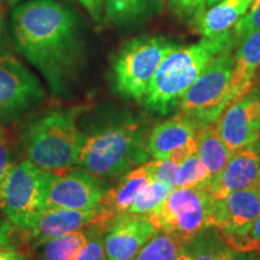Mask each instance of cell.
<instances>
[{
    "label": "cell",
    "mask_w": 260,
    "mask_h": 260,
    "mask_svg": "<svg viewBox=\"0 0 260 260\" xmlns=\"http://www.w3.org/2000/svg\"><path fill=\"white\" fill-rule=\"evenodd\" d=\"M10 35L53 95L73 92L86 60L83 22L73 8L58 0L19 3L10 15Z\"/></svg>",
    "instance_id": "cell-1"
},
{
    "label": "cell",
    "mask_w": 260,
    "mask_h": 260,
    "mask_svg": "<svg viewBox=\"0 0 260 260\" xmlns=\"http://www.w3.org/2000/svg\"><path fill=\"white\" fill-rule=\"evenodd\" d=\"M233 31L203 38L188 46H176L162 59L149 82L142 104L149 111L168 115L177 109L181 98L214 58L235 46Z\"/></svg>",
    "instance_id": "cell-2"
},
{
    "label": "cell",
    "mask_w": 260,
    "mask_h": 260,
    "mask_svg": "<svg viewBox=\"0 0 260 260\" xmlns=\"http://www.w3.org/2000/svg\"><path fill=\"white\" fill-rule=\"evenodd\" d=\"M142 124L122 122L83 135L77 165L96 178H113L148 159Z\"/></svg>",
    "instance_id": "cell-3"
},
{
    "label": "cell",
    "mask_w": 260,
    "mask_h": 260,
    "mask_svg": "<svg viewBox=\"0 0 260 260\" xmlns=\"http://www.w3.org/2000/svg\"><path fill=\"white\" fill-rule=\"evenodd\" d=\"M82 140L75 113L53 110L29 123L23 135L24 153L44 170H65L77 165Z\"/></svg>",
    "instance_id": "cell-4"
},
{
    "label": "cell",
    "mask_w": 260,
    "mask_h": 260,
    "mask_svg": "<svg viewBox=\"0 0 260 260\" xmlns=\"http://www.w3.org/2000/svg\"><path fill=\"white\" fill-rule=\"evenodd\" d=\"M233 47L219 53L197 81L188 88L178 104V115L186 117L199 128L214 124L232 104Z\"/></svg>",
    "instance_id": "cell-5"
},
{
    "label": "cell",
    "mask_w": 260,
    "mask_h": 260,
    "mask_svg": "<svg viewBox=\"0 0 260 260\" xmlns=\"http://www.w3.org/2000/svg\"><path fill=\"white\" fill-rule=\"evenodd\" d=\"M176 46L175 42L158 35L140 37L125 42L112 59L117 92L142 102L159 65Z\"/></svg>",
    "instance_id": "cell-6"
},
{
    "label": "cell",
    "mask_w": 260,
    "mask_h": 260,
    "mask_svg": "<svg viewBox=\"0 0 260 260\" xmlns=\"http://www.w3.org/2000/svg\"><path fill=\"white\" fill-rule=\"evenodd\" d=\"M54 175L56 172L44 170L28 159L10 168L0 184V209L12 225L23 232L31 226L46 207Z\"/></svg>",
    "instance_id": "cell-7"
},
{
    "label": "cell",
    "mask_w": 260,
    "mask_h": 260,
    "mask_svg": "<svg viewBox=\"0 0 260 260\" xmlns=\"http://www.w3.org/2000/svg\"><path fill=\"white\" fill-rule=\"evenodd\" d=\"M216 198L209 188H174L157 209L147 214L155 230L189 242L195 235L214 226Z\"/></svg>",
    "instance_id": "cell-8"
},
{
    "label": "cell",
    "mask_w": 260,
    "mask_h": 260,
    "mask_svg": "<svg viewBox=\"0 0 260 260\" xmlns=\"http://www.w3.org/2000/svg\"><path fill=\"white\" fill-rule=\"evenodd\" d=\"M40 80L12 53L0 52V121L11 122L44 103Z\"/></svg>",
    "instance_id": "cell-9"
},
{
    "label": "cell",
    "mask_w": 260,
    "mask_h": 260,
    "mask_svg": "<svg viewBox=\"0 0 260 260\" xmlns=\"http://www.w3.org/2000/svg\"><path fill=\"white\" fill-rule=\"evenodd\" d=\"M216 129L233 152L260 139V94L255 89L228 106Z\"/></svg>",
    "instance_id": "cell-10"
},
{
    "label": "cell",
    "mask_w": 260,
    "mask_h": 260,
    "mask_svg": "<svg viewBox=\"0 0 260 260\" xmlns=\"http://www.w3.org/2000/svg\"><path fill=\"white\" fill-rule=\"evenodd\" d=\"M99 178L82 169L54 175L46 198V207L88 211L99 206L105 195Z\"/></svg>",
    "instance_id": "cell-11"
},
{
    "label": "cell",
    "mask_w": 260,
    "mask_h": 260,
    "mask_svg": "<svg viewBox=\"0 0 260 260\" xmlns=\"http://www.w3.org/2000/svg\"><path fill=\"white\" fill-rule=\"evenodd\" d=\"M155 233L146 214L124 213L107 224L104 235L105 260H132Z\"/></svg>",
    "instance_id": "cell-12"
},
{
    "label": "cell",
    "mask_w": 260,
    "mask_h": 260,
    "mask_svg": "<svg viewBox=\"0 0 260 260\" xmlns=\"http://www.w3.org/2000/svg\"><path fill=\"white\" fill-rule=\"evenodd\" d=\"M198 132L193 122L180 115L159 123L148 135V153L153 159L171 158L181 164L198 152Z\"/></svg>",
    "instance_id": "cell-13"
},
{
    "label": "cell",
    "mask_w": 260,
    "mask_h": 260,
    "mask_svg": "<svg viewBox=\"0 0 260 260\" xmlns=\"http://www.w3.org/2000/svg\"><path fill=\"white\" fill-rule=\"evenodd\" d=\"M260 181V140L235 151L223 171L211 181L209 190L216 199L234 191L258 186Z\"/></svg>",
    "instance_id": "cell-14"
},
{
    "label": "cell",
    "mask_w": 260,
    "mask_h": 260,
    "mask_svg": "<svg viewBox=\"0 0 260 260\" xmlns=\"http://www.w3.org/2000/svg\"><path fill=\"white\" fill-rule=\"evenodd\" d=\"M260 214L258 187L234 191L223 199H216L214 228L224 235H245Z\"/></svg>",
    "instance_id": "cell-15"
},
{
    "label": "cell",
    "mask_w": 260,
    "mask_h": 260,
    "mask_svg": "<svg viewBox=\"0 0 260 260\" xmlns=\"http://www.w3.org/2000/svg\"><path fill=\"white\" fill-rule=\"evenodd\" d=\"M98 207L88 211L45 207L38 214L31 226L24 232H28L32 246L41 247L56 237L92 225Z\"/></svg>",
    "instance_id": "cell-16"
},
{
    "label": "cell",
    "mask_w": 260,
    "mask_h": 260,
    "mask_svg": "<svg viewBox=\"0 0 260 260\" xmlns=\"http://www.w3.org/2000/svg\"><path fill=\"white\" fill-rule=\"evenodd\" d=\"M152 181L147 162L132 169L122 176L118 184L107 190L98 206V213L93 224L102 225L106 229L107 224L117 216L128 212L136 198Z\"/></svg>",
    "instance_id": "cell-17"
},
{
    "label": "cell",
    "mask_w": 260,
    "mask_h": 260,
    "mask_svg": "<svg viewBox=\"0 0 260 260\" xmlns=\"http://www.w3.org/2000/svg\"><path fill=\"white\" fill-rule=\"evenodd\" d=\"M259 71L260 30H256L242 38L234 53L232 81H230L232 103L248 94L254 88Z\"/></svg>",
    "instance_id": "cell-18"
},
{
    "label": "cell",
    "mask_w": 260,
    "mask_h": 260,
    "mask_svg": "<svg viewBox=\"0 0 260 260\" xmlns=\"http://www.w3.org/2000/svg\"><path fill=\"white\" fill-rule=\"evenodd\" d=\"M253 0H220L194 16V27L203 38H213L232 31L246 15Z\"/></svg>",
    "instance_id": "cell-19"
},
{
    "label": "cell",
    "mask_w": 260,
    "mask_h": 260,
    "mask_svg": "<svg viewBox=\"0 0 260 260\" xmlns=\"http://www.w3.org/2000/svg\"><path fill=\"white\" fill-rule=\"evenodd\" d=\"M162 5L164 0H104L106 18L121 28L144 23L157 16Z\"/></svg>",
    "instance_id": "cell-20"
},
{
    "label": "cell",
    "mask_w": 260,
    "mask_h": 260,
    "mask_svg": "<svg viewBox=\"0 0 260 260\" xmlns=\"http://www.w3.org/2000/svg\"><path fill=\"white\" fill-rule=\"evenodd\" d=\"M233 153L217 132L216 123L204 126L198 132V154L212 180L226 167Z\"/></svg>",
    "instance_id": "cell-21"
},
{
    "label": "cell",
    "mask_w": 260,
    "mask_h": 260,
    "mask_svg": "<svg viewBox=\"0 0 260 260\" xmlns=\"http://www.w3.org/2000/svg\"><path fill=\"white\" fill-rule=\"evenodd\" d=\"M190 260H234L236 252L228 245L222 232L211 226L188 242Z\"/></svg>",
    "instance_id": "cell-22"
},
{
    "label": "cell",
    "mask_w": 260,
    "mask_h": 260,
    "mask_svg": "<svg viewBox=\"0 0 260 260\" xmlns=\"http://www.w3.org/2000/svg\"><path fill=\"white\" fill-rule=\"evenodd\" d=\"M132 260H190L188 243L172 234L155 230Z\"/></svg>",
    "instance_id": "cell-23"
},
{
    "label": "cell",
    "mask_w": 260,
    "mask_h": 260,
    "mask_svg": "<svg viewBox=\"0 0 260 260\" xmlns=\"http://www.w3.org/2000/svg\"><path fill=\"white\" fill-rule=\"evenodd\" d=\"M88 228V226H87ZM87 229L65 234L42 245L39 260H74L87 241Z\"/></svg>",
    "instance_id": "cell-24"
},
{
    "label": "cell",
    "mask_w": 260,
    "mask_h": 260,
    "mask_svg": "<svg viewBox=\"0 0 260 260\" xmlns=\"http://www.w3.org/2000/svg\"><path fill=\"white\" fill-rule=\"evenodd\" d=\"M211 181L212 177L197 152L180 164L176 188H209Z\"/></svg>",
    "instance_id": "cell-25"
},
{
    "label": "cell",
    "mask_w": 260,
    "mask_h": 260,
    "mask_svg": "<svg viewBox=\"0 0 260 260\" xmlns=\"http://www.w3.org/2000/svg\"><path fill=\"white\" fill-rule=\"evenodd\" d=\"M172 189L174 188L168 186V184L152 180L136 198L134 204L130 206L126 213L146 214L147 216L167 199Z\"/></svg>",
    "instance_id": "cell-26"
},
{
    "label": "cell",
    "mask_w": 260,
    "mask_h": 260,
    "mask_svg": "<svg viewBox=\"0 0 260 260\" xmlns=\"http://www.w3.org/2000/svg\"><path fill=\"white\" fill-rule=\"evenodd\" d=\"M87 232H88L87 241L74 260H105V248H104L105 228L92 224L87 228Z\"/></svg>",
    "instance_id": "cell-27"
},
{
    "label": "cell",
    "mask_w": 260,
    "mask_h": 260,
    "mask_svg": "<svg viewBox=\"0 0 260 260\" xmlns=\"http://www.w3.org/2000/svg\"><path fill=\"white\" fill-rule=\"evenodd\" d=\"M147 167L152 180L176 188V178L180 162L171 158L153 159V160L147 161Z\"/></svg>",
    "instance_id": "cell-28"
},
{
    "label": "cell",
    "mask_w": 260,
    "mask_h": 260,
    "mask_svg": "<svg viewBox=\"0 0 260 260\" xmlns=\"http://www.w3.org/2000/svg\"><path fill=\"white\" fill-rule=\"evenodd\" d=\"M224 239L235 252L260 253V214L249 232L245 235H224Z\"/></svg>",
    "instance_id": "cell-29"
},
{
    "label": "cell",
    "mask_w": 260,
    "mask_h": 260,
    "mask_svg": "<svg viewBox=\"0 0 260 260\" xmlns=\"http://www.w3.org/2000/svg\"><path fill=\"white\" fill-rule=\"evenodd\" d=\"M256 30H260V0H253L246 15L234 27L233 34L237 41Z\"/></svg>",
    "instance_id": "cell-30"
},
{
    "label": "cell",
    "mask_w": 260,
    "mask_h": 260,
    "mask_svg": "<svg viewBox=\"0 0 260 260\" xmlns=\"http://www.w3.org/2000/svg\"><path fill=\"white\" fill-rule=\"evenodd\" d=\"M207 0H168L169 6L181 17H194L205 8Z\"/></svg>",
    "instance_id": "cell-31"
},
{
    "label": "cell",
    "mask_w": 260,
    "mask_h": 260,
    "mask_svg": "<svg viewBox=\"0 0 260 260\" xmlns=\"http://www.w3.org/2000/svg\"><path fill=\"white\" fill-rule=\"evenodd\" d=\"M77 2L88 12L93 21L102 23L104 17V0H77Z\"/></svg>",
    "instance_id": "cell-32"
},
{
    "label": "cell",
    "mask_w": 260,
    "mask_h": 260,
    "mask_svg": "<svg viewBox=\"0 0 260 260\" xmlns=\"http://www.w3.org/2000/svg\"><path fill=\"white\" fill-rule=\"evenodd\" d=\"M12 167L11 159H10V152L8 144H6V140L4 135L0 132V184L4 181V178L10 170V168Z\"/></svg>",
    "instance_id": "cell-33"
},
{
    "label": "cell",
    "mask_w": 260,
    "mask_h": 260,
    "mask_svg": "<svg viewBox=\"0 0 260 260\" xmlns=\"http://www.w3.org/2000/svg\"><path fill=\"white\" fill-rule=\"evenodd\" d=\"M10 35V19L6 15V9L3 0H0V52H4Z\"/></svg>",
    "instance_id": "cell-34"
},
{
    "label": "cell",
    "mask_w": 260,
    "mask_h": 260,
    "mask_svg": "<svg viewBox=\"0 0 260 260\" xmlns=\"http://www.w3.org/2000/svg\"><path fill=\"white\" fill-rule=\"evenodd\" d=\"M15 247L12 245V224L0 220V248Z\"/></svg>",
    "instance_id": "cell-35"
},
{
    "label": "cell",
    "mask_w": 260,
    "mask_h": 260,
    "mask_svg": "<svg viewBox=\"0 0 260 260\" xmlns=\"http://www.w3.org/2000/svg\"><path fill=\"white\" fill-rule=\"evenodd\" d=\"M0 260H27V258L16 247H6L0 248Z\"/></svg>",
    "instance_id": "cell-36"
},
{
    "label": "cell",
    "mask_w": 260,
    "mask_h": 260,
    "mask_svg": "<svg viewBox=\"0 0 260 260\" xmlns=\"http://www.w3.org/2000/svg\"><path fill=\"white\" fill-rule=\"evenodd\" d=\"M234 260H260L258 252H236Z\"/></svg>",
    "instance_id": "cell-37"
},
{
    "label": "cell",
    "mask_w": 260,
    "mask_h": 260,
    "mask_svg": "<svg viewBox=\"0 0 260 260\" xmlns=\"http://www.w3.org/2000/svg\"><path fill=\"white\" fill-rule=\"evenodd\" d=\"M253 89H255L256 92H258L259 94H260V71H259V74H258V76H256V81H255V86H254V88Z\"/></svg>",
    "instance_id": "cell-38"
},
{
    "label": "cell",
    "mask_w": 260,
    "mask_h": 260,
    "mask_svg": "<svg viewBox=\"0 0 260 260\" xmlns=\"http://www.w3.org/2000/svg\"><path fill=\"white\" fill-rule=\"evenodd\" d=\"M218 2H220V0H207L206 5H205V8H209V6L216 4V3H218ZM205 8H204V9H205Z\"/></svg>",
    "instance_id": "cell-39"
},
{
    "label": "cell",
    "mask_w": 260,
    "mask_h": 260,
    "mask_svg": "<svg viewBox=\"0 0 260 260\" xmlns=\"http://www.w3.org/2000/svg\"><path fill=\"white\" fill-rule=\"evenodd\" d=\"M5 2H8L9 4L17 5V4H19V3H23V0H5Z\"/></svg>",
    "instance_id": "cell-40"
},
{
    "label": "cell",
    "mask_w": 260,
    "mask_h": 260,
    "mask_svg": "<svg viewBox=\"0 0 260 260\" xmlns=\"http://www.w3.org/2000/svg\"><path fill=\"white\" fill-rule=\"evenodd\" d=\"M256 187H258V188H259V190H260V181H259V183H258V186H256Z\"/></svg>",
    "instance_id": "cell-41"
},
{
    "label": "cell",
    "mask_w": 260,
    "mask_h": 260,
    "mask_svg": "<svg viewBox=\"0 0 260 260\" xmlns=\"http://www.w3.org/2000/svg\"><path fill=\"white\" fill-rule=\"evenodd\" d=\"M259 140H260V139H259Z\"/></svg>",
    "instance_id": "cell-42"
}]
</instances>
